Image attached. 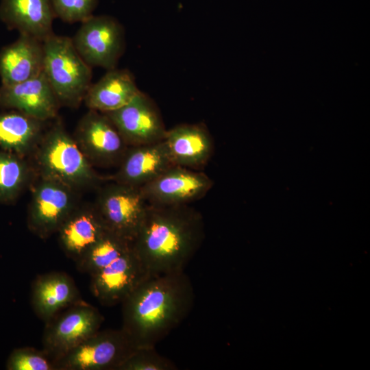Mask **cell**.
I'll list each match as a JSON object with an SVG mask.
<instances>
[{"label": "cell", "instance_id": "obj_20", "mask_svg": "<svg viewBox=\"0 0 370 370\" xmlns=\"http://www.w3.org/2000/svg\"><path fill=\"white\" fill-rule=\"evenodd\" d=\"M107 231L95 206L75 208L57 233L66 256L76 262Z\"/></svg>", "mask_w": 370, "mask_h": 370}, {"label": "cell", "instance_id": "obj_15", "mask_svg": "<svg viewBox=\"0 0 370 370\" xmlns=\"http://www.w3.org/2000/svg\"><path fill=\"white\" fill-rule=\"evenodd\" d=\"M81 300L74 280L65 272L51 271L39 275L32 284V307L44 323Z\"/></svg>", "mask_w": 370, "mask_h": 370}, {"label": "cell", "instance_id": "obj_17", "mask_svg": "<svg viewBox=\"0 0 370 370\" xmlns=\"http://www.w3.org/2000/svg\"><path fill=\"white\" fill-rule=\"evenodd\" d=\"M164 142L174 165L197 170L210 160L213 140L203 124H181L166 131Z\"/></svg>", "mask_w": 370, "mask_h": 370}, {"label": "cell", "instance_id": "obj_26", "mask_svg": "<svg viewBox=\"0 0 370 370\" xmlns=\"http://www.w3.org/2000/svg\"><path fill=\"white\" fill-rule=\"evenodd\" d=\"M177 367L162 356L155 347L136 348L118 370H174Z\"/></svg>", "mask_w": 370, "mask_h": 370}, {"label": "cell", "instance_id": "obj_10", "mask_svg": "<svg viewBox=\"0 0 370 370\" xmlns=\"http://www.w3.org/2000/svg\"><path fill=\"white\" fill-rule=\"evenodd\" d=\"M73 189L53 180L42 177L30 204L27 225L38 237L45 239L58 230L75 208Z\"/></svg>", "mask_w": 370, "mask_h": 370}, {"label": "cell", "instance_id": "obj_24", "mask_svg": "<svg viewBox=\"0 0 370 370\" xmlns=\"http://www.w3.org/2000/svg\"><path fill=\"white\" fill-rule=\"evenodd\" d=\"M22 156L0 150V203L14 201L25 187L28 168Z\"/></svg>", "mask_w": 370, "mask_h": 370}, {"label": "cell", "instance_id": "obj_8", "mask_svg": "<svg viewBox=\"0 0 370 370\" xmlns=\"http://www.w3.org/2000/svg\"><path fill=\"white\" fill-rule=\"evenodd\" d=\"M147 205L140 188L114 182L101 190L94 206L108 231L131 243Z\"/></svg>", "mask_w": 370, "mask_h": 370}, {"label": "cell", "instance_id": "obj_18", "mask_svg": "<svg viewBox=\"0 0 370 370\" xmlns=\"http://www.w3.org/2000/svg\"><path fill=\"white\" fill-rule=\"evenodd\" d=\"M56 18L49 0H1L0 18L8 27L44 42Z\"/></svg>", "mask_w": 370, "mask_h": 370}, {"label": "cell", "instance_id": "obj_1", "mask_svg": "<svg viewBox=\"0 0 370 370\" xmlns=\"http://www.w3.org/2000/svg\"><path fill=\"white\" fill-rule=\"evenodd\" d=\"M203 217L184 205L148 204L132 249L149 275L184 271L201 246Z\"/></svg>", "mask_w": 370, "mask_h": 370}, {"label": "cell", "instance_id": "obj_3", "mask_svg": "<svg viewBox=\"0 0 370 370\" xmlns=\"http://www.w3.org/2000/svg\"><path fill=\"white\" fill-rule=\"evenodd\" d=\"M43 47V71L60 105L77 107L92 84V67L79 56L71 38L53 34Z\"/></svg>", "mask_w": 370, "mask_h": 370}, {"label": "cell", "instance_id": "obj_7", "mask_svg": "<svg viewBox=\"0 0 370 370\" xmlns=\"http://www.w3.org/2000/svg\"><path fill=\"white\" fill-rule=\"evenodd\" d=\"M81 23L71 38L79 56L90 67L115 69L125 46L123 26L108 15H92Z\"/></svg>", "mask_w": 370, "mask_h": 370}, {"label": "cell", "instance_id": "obj_23", "mask_svg": "<svg viewBox=\"0 0 370 370\" xmlns=\"http://www.w3.org/2000/svg\"><path fill=\"white\" fill-rule=\"evenodd\" d=\"M130 248V242L107 230L75 263L78 271L90 276Z\"/></svg>", "mask_w": 370, "mask_h": 370}, {"label": "cell", "instance_id": "obj_19", "mask_svg": "<svg viewBox=\"0 0 370 370\" xmlns=\"http://www.w3.org/2000/svg\"><path fill=\"white\" fill-rule=\"evenodd\" d=\"M43 42L20 34L13 43L0 51L2 85H12L32 79L43 71Z\"/></svg>", "mask_w": 370, "mask_h": 370}, {"label": "cell", "instance_id": "obj_22", "mask_svg": "<svg viewBox=\"0 0 370 370\" xmlns=\"http://www.w3.org/2000/svg\"><path fill=\"white\" fill-rule=\"evenodd\" d=\"M44 122L16 110L0 113V147L23 157L40 141Z\"/></svg>", "mask_w": 370, "mask_h": 370}, {"label": "cell", "instance_id": "obj_14", "mask_svg": "<svg viewBox=\"0 0 370 370\" xmlns=\"http://www.w3.org/2000/svg\"><path fill=\"white\" fill-rule=\"evenodd\" d=\"M60 106L44 71L23 82L0 87V108L12 109L42 121L54 119Z\"/></svg>", "mask_w": 370, "mask_h": 370}, {"label": "cell", "instance_id": "obj_9", "mask_svg": "<svg viewBox=\"0 0 370 370\" xmlns=\"http://www.w3.org/2000/svg\"><path fill=\"white\" fill-rule=\"evenodd\" d=\"M213 186L204 173L173 165L140 188L153 205H184L203 198Z\"/></svg>", "mask_w": 370, "mask_h": 370}, {"label": "cell", "instance_id": "obj_12", "mask_svg": "<svg viewBox=\"0 0 370 370\" xmlns=\"http://www.w3.org/2000/svg\"><path fill=\"white\" fill-rule=\"evenodd\" d=\"M87 158L101 164L121 162L127 145L103 112L89 110L79 121L75 139Z\"/></svg>", "mask_w": 370, "mask_h": 370}, {"label": "cell", "instance_id": "obj_25", "mask_svg": "<svg viewBox=\"0 0 370 370\" xmlns=\"http://www.w3.org/2000/svg\"><path fill=\"white\" fill-rule=\"evenodd\" d=\"M5 367L8 370H56L54 360L42 349L31 347L14 349Z\"/></svg>", "mask_w": 370, "mask_h": 370}, {"label": "cell", "instance_id": "obj_21", "mask_svg": "<svg viewBox=\"0 0 370 370\" xmlns=\"http://www.w3.org/2000/svg\"><path fill=\"white\" fill-rule=\"evenodd\" d=\"M140 92L129 71L115 68L91 84L84 101L89 110L106 113L125 106Z\"/></svg>", "mask_w": 370, "mask_h": 370}, {"label": "cell", "instance_id": "obj_13", "mask_svg": "<svg viewBox=\"0 0 370 370\" xmlns=\"http://www.w3.org/2000/svg\"><path fill=\"white\" fill-rule=\"evenodd\" d=\"M149 276L132 247L108 265L90 275V290L106 306L121 304L127 295Z\"/></svg>", "mask_w": 370, "mask_h": 370}, {"label": "cell", "instance_id": "obj_2", "mask_svg": "<svg viewBox=\"0 0 370 370\" xmlns=\"http://www.w3.org/2000/svg\"><path fill=\"white\" fill-rule=\"evenodd\" d=\"M194 298L184 271L149 275L121 302V329L136 348L156 347L190 312Z\"/></svg>", "mask_w": 370, "mask_h": 370}, {"label": "cell", "instance_id": "obj_5", "mask_svg": "<svg viewBox=\"0 0 370 370\" xmlns=\"http://www.w3.org/2000/svg\"><path fill=\"white\" fill-rule=\"evenodd\" d=\"M104 317L83 299L45 323L42 349L56 362L100 330Z\"/></svg>", "mask_w": 370, "mask_h": 370}, {"label": "cell", "instance_id": "obj_27", "mask_svg": "<svg viewBox=\"0 0 370 370\" xmlns=\"http://www.w3.org/2000/svg\"><path fill=\"white\" fill-rule=\"evenodd\" d=\"M54 15L73 23L86 21L92 16L98 0H49Z\"/></svg>", "mask_w": 370, "mask_h": 370}, {"label": "cell", "instance_id": "obj_11", "mask_svg": "<svg viewBox=\"0 0 370 370\" xmlns=\"http://www.w3.org/2000/svg\"><path fill=\"white\" fill-rule=\"evenodd\" d=\"M105 114L130 147L160 142L167 131L156 104L141 91L125 106Z\"/></svg>", "mask_w": 370, "mask_h": 370}, {"label": "cell", "instance_id": "obj_4", "mask_svg": "<svg viewBox=\"0 0 370 370\" xmlns=\"http://www.w3.org/2000/svg\"><path fill=\"white\" fill-rule=\"evenodd\" d=\"M40 140L37 161L42 177L73 189L99 180L90 161L61 123H57Z\"/></svg>", "mask_w": 370, "mask_h": 370}, {"label": "cell", "instance_id": "obj_6", "mask_svg": "<svg viewBox=\"0 0 370 370\" xmlns=\"http://www.w3.org/2000/svg\"><path fill=\"white\" fill-rule=\"evenodd\" d=\"M136 349L121 328L99 330L58 359L56 370H118Z\"/></svg>", "mask_w": 370, "mask_h": 370}, {"label": "cell", "instance_id": "obj_16", "mask_svg": "<svg viewBox=\"0 0 370 370\" xmlns=\"http://www.w3.org/2000/svg\"><path fill=\"white\" fill-rule=\"evenodd\" d=\"M120 163L114 181L137 188L174 165L164 140L127 148Z\"/></svg>", "mask_w": 370, "mask_h": 370}]
</instances>
